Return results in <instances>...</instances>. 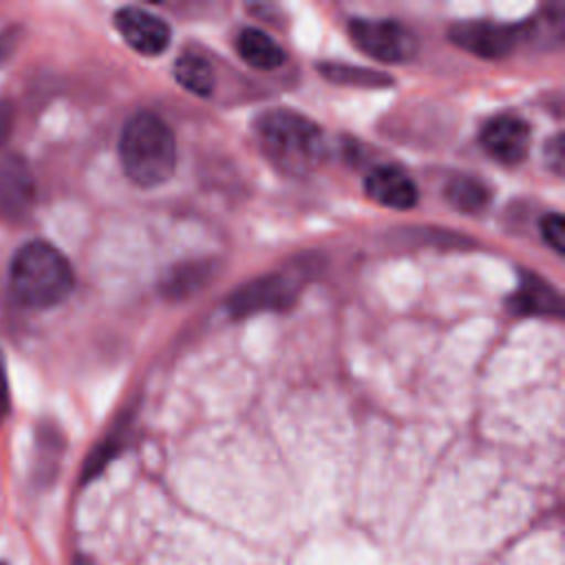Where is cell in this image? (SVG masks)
Here are the masks:
<instances>
[{
  "mask_svg": "<svg viewBox=\"0 0 565 565\" xmlns=\"http://www.w3.org/2000/svg\"><path fill=\"white\" fill-rule=\"evenodd\" d=\"M115 26L128 46L141 55H159L170 44L168 22L139 7L119 9L115 13Z\"/></svg>",
  "mask_w": 565,
  "mask_h": 565,
  "instance_id": "cell-6",
  "label": "cell"
},
{
  "mask_svg": "<svg viewBox=\"0 0 565 565\" xmlns=\"http://www.w3.org/2000/svg\"><path fill=\"white\" fill-rule=\"evenodd\" d=\"M9 132H11V108L4 102H0V148L4 146Z\"/></svg>",
  "mask_w": 565,
  "mask_h": 565,
  "instance_id": "cell-17",
  "label": "cell"
},
{
  "mask_svg": "<svg viewBox=\"0 0 565 565\" xmlns=\"http://www.w3.org/2000/svg\"><path fill=\"white\" fill-rule=\"evenodd\" d=\"M75 276L66 256L46 241L24 243L9 265L13 298L33 309L60 305L73 289Z\"/></svg>",
  "mask_w": 565,
  "mask_h": 565,
  "instance_id": "cell-2",
  "label": "cell"
},
{
  "mask_svg": "<svg viewBox=\"0 0 565 565\" xmlns=\"http://www.w3.org/2000/svg\"><path fill=\"white\" fill-rule=\"evenodd\" d=\"M258 143L265 157L285 174L305 177L327 159V139L316 121L289 110L274 108L256 121Z\"/></svg>",
  "mask_w": 565,
  "mask_h": 565,
  "instance_id": "cell-1",
  "label": "cell"
},
{
  "mask_svg": "<svg viewBox=\"0 0 565 565\" xmlns=\"http://www.w3.org/2000/svg\"><path fill=\"white\" fill-rule=\"evenodd\" d=\"M119 159L132 183L141 188L166 183L177 166V143L170 126L148 110L132 115L119 137Z\"/></svg>",
  "mask_w": 565,
  "mask_h": 565,
  "instance_id": "cell-3",
  "label": "cell"
},
{
  "mask_svg": "<svg viewBox=\"0 0 565 565\" xmlns=\"http://www.w3.org/2000/svg\"><path fill=\"white\" fill-rule=\"evenodd\" d=\"M510 307L516 313H532V316H554L563 313L561 298L552 285L534 274H525L516 294L510 296Z\"/></svg>",
  "mask_w": 565,
  "mask_h": 565,
  "instance_id": "cell-11",
  "label": "cell"
},
{
  "mask_svg": "<svg viewBox=\"0 0 565 565\" xmlns=\"http://www.w3.org/2000/svg\"><path fill=\"white\" fill-rule=\"evenodd\" d=\"M366 194L386 207L408 210L417 203L415 181L397 166H377L364 179Z\"/></svg>",
  "mask_w": 565,
  "mask_h": 565,
  "instance_id": "cell-10",
  "label": "cell"
},
{
  "mask_svg": "<svg viewBox=\"0 0 565 565\" xmlns=\"http://www.w3.org/2000/svg\"><path fill=\"white\" fill-rule=\"evenodd\" d=\"M13 40H15L13 31H2L0 33V64L7 60V55H9L11 46H13Z\"/></svg>",
  "mask_w": 565,
  "mask_h": 565,
  "instance_id": "cell-19",
  "label": "cell"
},
{
  "mask_svg": "<svg viewBox=\"0 0 565 565\" xmlns=\"http://www.w3.org/2000/svg\"><path fill=\"white\" fill-rule=\"evenodd\" d=\"M0 565H7V563H2V561H0Z\"/></svg>",
  "mask_w": 565,
  "mask_h": 565,
  "instance_id": "cell-20",
  "label": "cell"
},
{
  "mask_svg": "<svg viewBox=\"0 0 565 565\" xmlns=\"http://www.w3.org/2000/svg\"><path fill=\"white\" fill-rule=\"evenodd\" d=\"M238 55L254 68L271 71L285 62V51L260 29H243L236 38Z\"/></svg>",
  "mask_w": 565,
  "mask_h": 565,
  "instance_id": "cell-12",
  "label": "cell"
},
{
  "mask_svg": "<svg viewBox=\"0 0 565 565\" xmlns=\"http://www.w3.org/2000/svg\"><path fill=\"white\" fill-rule=\"evenodd\" d=\"M541 236L556 254H563V249H565V221L558 212H550L541 218Z\"/></svg>",
  "mask_w": 565,
  "mask_h": 565,
  "instance_id": "cell-16",
  "label": "cell"
},
{
  "mask_svg": "<svg viewBox=\"0 0 565 565\" xmlns=\"http://www.w3.org/2000/svg\"><path fill=\"white\" fill-rule=\"evenodd\" d=\"M446 199L461 212H479L490 201V190L483 181L472 177H457L446 188Z\"/></svg>",
  "mask_w": 565,
  "mask_h": 565,
  "instance_id": "cell-14",
  "label": "cell"
},
{
  "mask_svg": "<svg viewBox=\"0 0 565 565\" xmlns=\"http://www.w3.org/2000/svg\"><path fill=\"white\" fill-rule=\"evenodd\" d=\"M450 40L479 57H503L519 40H523V26L499 24V22H459L450 29Z\"/></svg>",
  "mask_w": 565,
  "mask_h": 565,
  "instance_id": "cell-5",
  "label": "cell"
},
{
  "mask_svg": "<svg viewBox=\"0 0 565 565\" xmlns=\"http://www.w3.org/2000/svg\"><path fill=\"white\" fill-rule=\"evenodd\" d=\"M9 404V388H7V373H4V364L0 358V413L7 411Z\"/></svg>",
  "mask_w": 565,
  "mask_h": 565,
  "instance_id": "cell-18",
  "label": "cell"
},
{
  "mask_svg": "<svg viewBox=\"0 0 565 565\" xmlns=\"http://www.w3.org/2000/svg\"><path fill=\"white\" fill-rule=\"evenodd\" d=\"M174 79L194 95H210L214 88V73L205 57L196 53H183L174 62Z\"/></svg>",
  "mask_w": 565,
  "mask_h": 565,
  "instance_id": "cell-13",
  "label": "cell"
},
{
  "mask_svg": "<svg viewBox=\"0 0 565 565\" xmlns=\"http://www.w3.org/2000/svg\"><path fill=\"white\" fill-rule=\"evenodd\" d=\"M351 40L362 49L366 55L386 62L397 64L406 62L417 51L415 35L395 20H351L349 24Z\"/></svg>",
  "mask_w": 565,
  "mask_h": 565,
  "instance_id": "cell-4",
  "label": "cell"
},
{
  "mask_svg": "<svg viewBox=\"0 0 565 565\" xmlns=\"http://www.w3.org/2000/svg\"><path fill=\"white\" fill-rule=\"evenodd\" d=\"M320 71L338 82H353V84H386L391 82L384 75H375L369 73L366 68H351V66H340V64H324L320 66Z\"/></svg>",
  "mask_w": 565,
  "mask_h": 565,
  "instance_id": "cell-15",
  "label": "cell"
},
{
  "mask_svg": "<svg viewBox=\"0 0 565 565\" xmlns=\"http://www.w3.org/2000/svg\"><path fill=\"white\" fill-rule=\"evenodd\" d=\"M35 203V181L29 163L11 154L0 166V212L9 221H22L29 216Z\"/></svg>",
  "mask_w": 565,
  "mask_h": 565,
  "instance_id": "cell-8",
  "label": "cell"
},
{
  "mask_svg": "<svg viewBox=\"0 0 565 565\" xmlns=\"http://www.w3.org/2000/svg\"><path fill=\"white\" fill-rule=\"evenodd\" d=\"M483 150L505 166H516L530 150V126L516 115H499L481 130Z\"/></svg>",
  "mask_w": 565,
  "mask_h": 565,
  "instance_id": "cell-7",
  "label": "cell"
},
{
  "mask_svg": "<svg viewBox=\"0 0 565 565\" xmlns=\"http://www.w3.org/2000/svg\"><path fill=\"white\" fill-rule=\"evenodd\" d=\"M298 294V280L274 274L260 280H254L245 287H241L232 298H230V309L234 316L252 313V311H263V309H282L289 302H294Z\"/></svg>",
  "mask_w": 565,
  "mask_h": 565,
  "instance_id": "cell-9",
  "label": "cell"
}]
</instances>
